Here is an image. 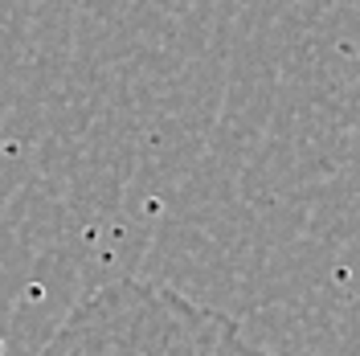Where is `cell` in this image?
<instances>
[{
    "mask_svg": "<svg viewBox=\"0 0 360 356\" xmlns=\"http://www.w3.org/2000/svg\"><path fill=\"white\" fill-rule=\"evenodd\" d=\"M41 356H266L233 315L176 287L115 279L90 291L49 336Z\"/></svg>",
    "mask_w": 360,
    "mask_h": 356,
    "instance_id": "obj_1",
    "label": "cell"
}]
</instances>
